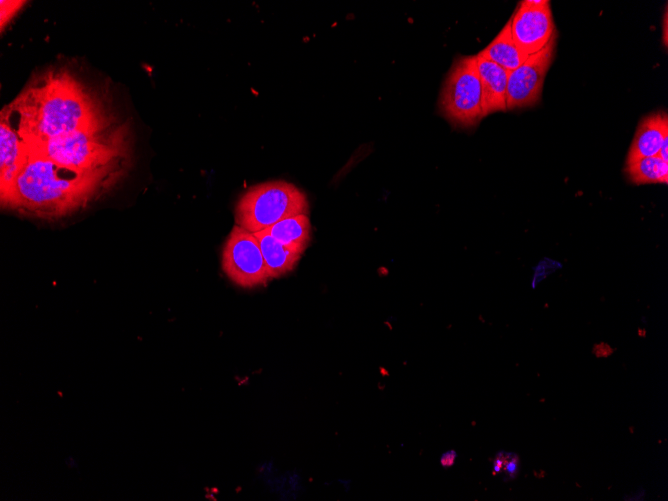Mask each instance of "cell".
Returning a JSON list of instances; mask_svg holds the SVG:
<instances>
[{
    "mask_svg": "<svg viewBox=\"0 0 668 501\" xmlns=\"http://www.w3.org/2000/svg\"><path fill=\"white\" fill-rule=\"evenodd\" d=\"M254 234L258 239L270 279L280 277L295 267L302 253L284 246L266 229Z\"/></svg>",
    "mask_w": 668,
    "mask_h": 501,
    "instance_id": "7c38bea8",
    "label": "cell"
},
{
    "mask_svg": "<svg viewBox=\"0 0 668 501\" xmlns=\"http://www.w3.org/2000/svg\"><path fill=\"white\" fill-rule=\"evenodd\" d=\"M442 115L454 126L469 128L482 119L481 84L476 56L456 58L439 97Z\"/></svg>",
    "mask_w": 668,
    "mask_h": 501,
    "instance_id": "5b68a950",
    "label": "cell"
},
{
    "mask_svg": "<svg viewBox=\"0 0 668 501\" xmlns=\"http://www.w3.org/2000/svg\"><path fill=\"white\" fill-rule=\"evenodd\" d=\"M642 491H644V490H642ZM642 491L636 492V494L634 496L629 495V496H625L624 498H625V500H643V498L645 496V493H642L641 495H639Z\"/></svg>",
    "mask_w": 668,
    "mask_h": 501,
    "instance_id": "ffe728a7",
    "label": "cell"
},
{
    "mask_svg": "<svg viewBox=\"0 0 668 501\" xmlns=\"http://www.w3.org/2000/svg\"><path fill=\"white\" fill-rule=\"evenodd\" d=\"M480 53L507 71L516 69L528 58V55L523 53L513 40L510 19Z\"/></svg>",
    "mask_w": 668,
    "mask_h": 501,
    "instance_id": "4fadbf2b",
    "label": "cell"
},
{
    "mask_svg": "<svg viewBox=\"0 0 668 501\" xmlns=\"http://www.w3.org/2000/svg\"><path fill=\"white\" fill-rule=\"evenodd\" d=\"M23 3L22 1H1V27L11 20Z\"/></svg>",
    "mask_w": 668,
    "mask_h": 501,
    "instance_id": "e0dca14e",
    "label": "cell"
},
{
    "mask_svg": "<svg viewBox=\"0 0 668 501\" xmlns=\"http://www.w3.org/2000/svg\"><path fill=\"white\" fill-rule=\"evenodd\" d=\"M222 269L243 288L264 285L270 279L255 234L235 225L222 250Z\"/></svg>",
    "mask_w": 668,
    "mask_h": 501,
    "instance_id": "8992f818",
    "label": "cell"
},
{
    "mask_svg": "<svg viewBox=\"0 0 668 501\" xmlns=\"http://www.w3.org/2000/svg\"><path fill=\"white\" fill-rule=\"evenodd\" d=\"M120 174L118 164L76 170L27 151L9 191L1 197V204L41 218L65 216L99 196Z\"/></svg>",
    "mask_w": 668,
    "mask_h": 501,
    "instance_id": "7a4b0ae2",
    "label": "cell"
},
{
    "mask_svg": "<svg viewBox=\"0 0 668 501\" xmlns=\"http://www.w3.org/2000/svg\"><path fill=\"white\" fill-rule=\"evenodd\" d=\"M625 171L629 179L638 185L668 182V162L658 155L626 163Z\"/></svg>",
    "mask_w": 668,
    "mask_h": 501,
    "instance_id": "9a60e30c",
    "label": "cell"
},
{
    "mask_svg": "<svg viewBox=\"0 0 668 501\" xmlns=\"http://www.w3.org/2000/svg\"><path fill=\"white\" fill-rule=\"evenodd\" d=\"M664 30H665V36H664V44H667V36H666V29H667V12H665L664 16Z\"/></svg>",
    "mask_w": 668,
    "mask_h": 501,
    "instance_id": "44dd1931",
    "label": "cell"
},
{
    "mask_svg": "<svg viewBox=\"0 0 668 501\" xmlns=\"http://www.w3.org/2000/svg\"><path fill=\"white\" fill-rule=\"evenodd\" d=\"M510 20L513 40L528 56L541 50L556 31L547 0L539 5L521 1Z\"/></svg>",
    "mask_w": 668,
    "mask_h": 501,
    "instance_id": "ba28073f",
    "label": "cell"
},
{
    "mask_svg": "<svg viewBox=\"0 0 668 501\" xmlns=\"http://www.w3.org/2000/svg\"><path fill=\"white\" fill-rule=\"evenodd\" d=\"M658 156L668 162V136L664 138Z\"/></svg>",
    "mask_w": 668,
    "mask_h": 501,
    "instance_id": "d6986e66",
    "label": "cell"
},
{
    "mask_svg": "<svg viewBox=\"0 0 668 501\" xmlns=\"http://www.w3.org/2000/svg\"><path fill=\"white\" fill-rule=\"evenodd\" d=\"M556 38L557 31L541 50L529 55L523 64L509 71L507 109L529 107L540 100L544 79L554 57Z\"/></svg>",
    "mask_w": 668,
    "mask_h": 501,
    "instance_id": "52a82bcc",
    "label": "cell"
},
{
    "mask_svg": "<svg viewBox=\"0 0 668 501\" xmlns=\"http://www.w3.org/2000/svg\"><path fill=\"white\" fill-rule=\"evenodd\" d=\"M266 230L284 246L300 253L304 252L310 241L311 225L306 214L282 219Z\"/></svg>",
    "mask_w": 668,
    "mask_h": 501,
    "instance_id": "5bb4252c",
    "label": "cell"
},
{
    "mask_svg": "<svg viewBox=\"0 0 668 501\" xmlns=\"http://www.w3.org/2000/svg\"><path fill=\"white\" fill-rule=\"evenodd\" d=\"M308 212V200L298 187L282 180L267 181L251 186L239 198L235 222L255 233L282 219Z\"/></svg>",
    "mask_w": 668,
    "mask_h": 501,
    "instance_id": "277c9868",
    "label": "cell"
},
{
    "mask_svg": "<svg viewBox=\"0 0 668 501\" xmlns=\"http://www.w3.org/2000/svg\"><path fill=\"white\" fill-rule=\"evenodd\" d=\"M126 131L105 118L89 127L51 139L26 144L28 153L76 170H96L119 163L126 153Z\"/></svg>",
    "mask_w": 668,
    "mask_h": 501,
    "instance_id": "3957f363",
    "label": "cell"
},
{
    "mask_svg": "<svg viewBox=\"0 0 668 501\" xmlns=\"http://www.w3.org/2000/svg\"><path fill=\"white\" fill-rule=\"evenodd\" d=\"M476 56L481 84L482 118L498 111H506V92L509 71L481 53Z\"/></svg>",
    "mask_w": 668,
    "mask_h": 501,
    "instance_id": "30bf717a",
    "label": "cell"
},
{
    "mask_svg": "<svg viewBox=\"0 0 668 501\" xmlns=\"http://www.w3.org/2000/svg\"><path fill=\"white\" fill-rule=\"evenodd\" d=\"M502 458L501 473L505 481L514 480L520 471V459L514 452L499 451Z\"/></svg>",
    "mask_w": 668,
    "mask_h": 501,
    "instance_id": "2e32d148",
    "label": "cell"
},
{
    "mask_svg": "<svg viewBox=\"0 0 668 501\" xmlns=\"http://www.w3.org/2000/svg\"><path fill=\"white\" fill-rule=\"evenodd\" d=\"M457 458L455 450H449L443 453L440 457V463L444 468H449L454 465Z\"/></svg>",
    "mask_w": 668,
    "mask_h": 501,
    "instance_id": "ac0fdd59",
    "label": "cell"
},
{
    "mask_svg": "<svg viewBox=\"0 0 668 501\" xmlns=\"http://www.w3.org/2000/svg\"><path fill=\"white\" fill-rule=\"evenodd\" d=\"M27 156L17 129L4 116L0 120V197L10 189Z\"/></svg>",
    "mask_w": 668,
    "mask_h": 501,
    "instance_id": "9c48e42d",
    "label": "cell"
},
{
    "mask_svg": "<svg viewBox=\"0 0 668 501\" xmlns=\"http://www.w3.org/2000/svg\"><path fill=\"white\" fill-rule=\"evenodd\" d=\"M668 136V117L658 112L644 117L635 133L626 163L639 158L656 156L664 138Z\"/></svg>",
    "mask_w": 668,
    "mask_h": 501,
    "instance_id": "8fae6325",
    "label": "cell"
},
{
    "mask_svg": "<svg viewBox=\"0 0 668 501\" xmlns=\"http://www.w3.org/2000/svg\"><path fill=\"white\" fill-rule=\"evenodd\" d=\"M1 114L16 123L26 144L46 142L105 119L86 87L63 70L36 77Z\"/></svg>",
    "mask_w": 668,
    "mask_h": 501,
    "instance_id": "6da1fadb",
    "label": "cell"
}]
</instances>
